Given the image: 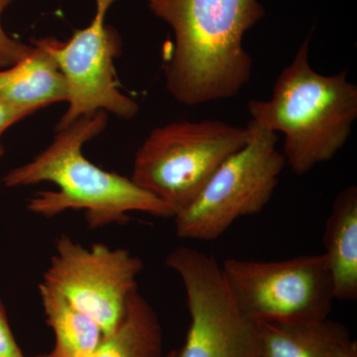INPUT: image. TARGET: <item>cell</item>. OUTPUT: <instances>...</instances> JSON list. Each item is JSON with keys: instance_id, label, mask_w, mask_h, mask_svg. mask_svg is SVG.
<instances>
[{"instance_id": "11", "label": "cell", "mask_w": 357, "mask_h": 357, "mask_svg": "<svg viewBox=\"0 0 357 357\" xmlns=\"http://www.w3.org/2000/svg\"><path fill=\"white\" fill-rule=\"evenodd\" d=\"M0 100L26 116L52 103L68 102V86L55 59L39 40L8 70H0Z\"/></svg>"}, {"instance_id": "16", "label": "cell", "mask_w": 357, "mask_h": 357, "mask_svg": "<svg viewBox=\"0 0 357 357\" xmlns=\"http://www.w3.org/2000/svg\"><path fill=\"white\" fill-rule=\"evenodd\" d=\"M0 357H26L16 342L3 303L0 300Z\"/></svg>"}, {"instance_id": "13", "label": "cell", "mask_w": 357, "mask_h": 357, "mask_svg": "<svg viewBox=\"0 0 357 357\" xmlns=\"http://www.w3.org/2000/svg\"><path fill=\"white\" fill-rule=\"evenodd\" d=\"M38 288L47 324L55 335L48 356L91 357L105 337L100 326L43 281Z\"/></svg>"}, {"instance_id": "6", "label": "cell", "mask_w": 357, "mask_h": 357, "mask_svg": "<svg viewBox=\"0 0 357 357\" xmlns=\"http://www.w3.org/2000/svg\"><path fill=\"white\" fill-rule=\"evenodd\" d=\"M225 280L241 311L259 323H296L328 318L333 286L326 256L279 261L225 259Z\"/></svg>"}, {"instance_id": "1", "label": "cell", "mask_w": 357, "mask_h": 357, "mask_svg": "<svg viewBox=\"0 0 357 357\" xmlns=\"http://www.w3.org/2000/svg\"><path fill=\"white\" fill-rule=\"evenodd\" d=\"M175 34L165 65L166 86L187 105L227 100L252 74L244 34L265 15L258 0H148Z\"/></svg>"}, {"instance_id": "3", "label": "cell", "mask_w": 357, "mask_h": 357, "mask_svg": "<svg viewBox=\"0 0 357 357\" xmlns=\"http://www.w3.org/2000/svg\"><path fill=\"white\" fill-rule=\"evenodd\" d=\"M310 38L277 77L268 100H250L251 119L285 136L283 155L296 175L330 161L344 146L357 119V86L347 70L319 74L309 61Z\"/></svg>"}, {"instance_id": "2", "label": "cell", "mask_w": 357, "mask_h": 357, "mask_svg": "<svg viewBox=\"0 0 357 357\" xmlns=\"http://www.w3.org/2000/svg\"><path fill=\"white\" fill-rule=\"evenodd\" d=\"M107 123L105 112L79 117L59 130L50 146L31 162L7 173L4 185L13 188L54 183L58 191L39 192L28 202V210L45 218L83 210L91 229L128 222L132 211L174 218L165 204L131 178L102 170L84 156V145L102 133Z\"/></svg>"}, {"instance_id": "10", "label": "cell", "mask_w": 357, "mask_h": 357, "mask_svg": "<svg viewBox=\"0 0 357 357\" xmlns=\"http://www.w3.org/2000/svg\"><path fill=\"white\" fill-rule=\"evenodd\" d=\"M257 326L259 357H357L347 326L330 318Z\"/></svg>"}, {"instance_id": "14", "label": "cell", "mask_w": 357, "mask_h": 357, "mask_svg": "<svg viewBox=\"0 0 357 357\" xmlns=\"http://www.w3.org/2000/svg\"><path fill=\"white\" fill-rule=\"evenodd\" d=\"M163 331L151 305L136 291L121 325L105 335L91 357H163Z\"/></svg>"}, {"instance_id": "4", "label": "cell", "mask_w": 357, "mask_h": 357, "mask_svg": "<svg viewBox=\"0 0 357 357\" xmlns=\"http://www.w3.org/2000/svg\"><path fill=\"white\" fill-rule=\"evenodd\" d=\"M249 136L248 126L218 119L155 128L136 152L130 178L175 217L195 201L218 167L245 146Z\"/></svg>"}, {"instance_id": "12", "label": "cell", "mask_w": 357, "mask_h": 357, "mask_svg": "<svg viewBox=\"0 0 357 357\" xmlns=\"http://www.w3.org/2000/svg\"><path fill=\"white\" fill-rule=\"evenodd\" d=\"M326 263L332 276L335 300L357 299V188L338 192L326 223Z\"/></svg>"}, {"instance_id": "7", "label": "cell", "mask_w": 357, "mask_h": 357, "mask_svg": "<svg viewBox=\"0 0 357 357\" xmlns=\"http://www.w3.org/2000/svg\"><path fill=\"white\" fill-rule=\"evenodd\" d=\"M167 266L184 286L191 323L178 357H259L257 324L237 307L213 255L180 246Z\"/></svg>"}, {"instance_id": "5", "label": "cell", "mask_w": 357, "mask_h": 357, "mask_svg": "<svg viewBox=\"0 0 357 357\" xmlns=\"http://www.w3.org/2000/svg\"><path fill=\"white\" fill-rule=\"evenodd\" d=\"M245 146L218 167L195 201L175 218L181 238L213 241L239 218L261 213L286 166L278 134L250 119Z\"/></svg>"}, {"instance_id": "8", "label": "cell", "mask_w": 357, "mask_h": 357, "mask_svg": "<svg viewBox=\"0 0 357 357\" xmlns=\"http://www.w3.org/2000/svg\"><path fill=\"white\" fill-rule=\"evenodd\" d=\"M143 261L128 249L96 243L91 248L68 234L56 238L43 282L93 319L103 335L114 333L138 290Z\"/></svg>"}, {"instance_id": "9", "label": "cell", "mask_w": 357, "mask_h": 357, "mask_svg": "<svg viewBox=\"0 0 357 357\" xmlns=\"http://www.w3.org/2000/svg\"><path fill=\"white\" fill-rule=\"evenodd\" d=\"M117 0H96V13L91 24L77 30L68 41L53 37L40 39L64 75L69 109L58 124L67 128L79 117L109 112L121 119H132L137 103L119 89L114 61L121 53V38L105 16Z\"/></svg>"}, {"instance_id": "19", "label": "cell", "mask_w": 357, "mask_h": 357, "mask_svg": "<svg viewBox=\"0 0 357 357\" xmlns=\"http://www.w3.org/2000/svg\"><path fill=\"white\" fill-rule=\"evenodd\" d=\"M26 357H49L48 354L47 356H26Z\"/></svg>"}, {"instance_id": "15", "label": "cell", "mask_w": 357, "mask_h": 357, "mask_svg": "<svg viewBox=\"0 0 357 357\" xmlns=\"http://www.w3.org/2000/svg\"><path fill=\"white\" fill-rule=\"evenodd\" d=\"M13 0H0V68L11 67L25 57L32 46L21 43L9 37L1 26V16Z\"/></svg>"}, {"instance_id": "18", "label": "cell", "mask_w": 357, "mask_h": 357, "mask_svg": "<svg viewBox=\"0 0 357 357\" xmlns=\"http://www.w3.org/2000/svg\"><path fill=\"white\" fill-rule=\"evenodd\" d=\"M163 357H178V351H172L164 354Z\"/></svg>"}, {"instance_id": "17", "label": "cell", "mask_w": 357, "mask_h": 357, "mask_svg": "<svg viewBox=\"0 0 357 357\" xmlns=\"http://www.w3.org/2000/svg\"><path fill=\"white\" fill-rule=\"evenodd\" d=\"M26 115L20 110L14 109L8 103L0 100V157L4 153V148L1 144V137L6 129L13 126L16 122L22 121Z\"/></svg>"}]
</instances>
